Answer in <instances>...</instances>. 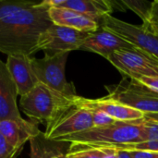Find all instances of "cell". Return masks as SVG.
<instances>
[{
  "mask_svg": "<svg viewBox=\"0 0 158 158\" xmlns=\"http://www.w3.org/2000/svg\"><path fill=\"white\" fill-rule=\"evenodd\" d=\"M93 117L94 127H104L115 123L117 120L101 111H90Z\"/></svg>",
  "mask_w": 158,
  "mask_h": 158,
  "instance_id": "24",
  "label": "cell"
},
{
  "mask_svg": "<svg viewBox=\"0 0 158 158\" xmlns=\"http://www.w3.org/2000/svg\"><path fill=\"white\" fill-rule=\"evenodd\" d=\"M18 95L16 84L9 74L6 65L0 59V121L19 120L22 118L17 106Z\"/></svg>",
  "mask_w": 158,
  "mask_h": 158,
  "instance_id": "13",
  "label": "cell"
},
{
  "mask_svg": "<svg viewBox=\"0 0 158 158\" xmlns=\"http://www.w3.org/2000/svg\"><path fill=\"white\" fill-rule=\"evenodd\" d=\"M108 99L143 112L145 116H158V93L130 77L123 76L118 84L106 86Z\"/></svg>",
  "mask_w": 158,
  "mask_h": 158,
  "instance_id": "3",
  "label": "cell"
},
{
  "mask_svg": "<svg viewBox=\"0 0 158 158\" xmlns=\"http://www.w3.org/2000/svg\"><path fill=\"white\" fill-rule=\"evenodd\" d=\"M74 103L89 111H101L117 121H133L144 118L146 116L136 109L127 106L119 102L106 98L87 99L79 95L73 97Z\"/></svg>",
  "mask_w": 158,
  "mask_h": 158,
  "instance_id": "10",
  "label": "cell"
},
{
  "mask_svg": "<svg viewBox=\"0 0 158 158\" xmlns=\"http://www.w3.org/2000/svg\"><path fill=\"white\" fill-rule=\"evenodd\" d=\"M135 46L118 35L117 33L99 26V28L91 32L84 40L80 50L98 54L105 58H108L112 54L122 49H131Z\"/></svg>",
  "mask_w": 158,
  "mask_h": 158,
  "instance_id": "11",
  "label": "cell"
},
{
  "mask_svg": "<svg viewBox=\"0 0 158 158\" xmlns=\"http://www.w3.org/2000/svg\"><path fill=\"white\" fill-rule=\"evenodd\" d=\"M42 2L0 0V52L31 56L39 51L40 36L52 24Z\"/></svg>",
  "mask_w": 158,
  "mask_h": 158,
  "instance_id": "1",
  "label": "cell"
},
{
  "mask_svg": "<svg viewBox=\"0 0 158 158\" xmlns=\"http://www.w3.org/2000/svg\"><path fill=\"white\" fill-rule=\"evenodd\" d=\"M73 97L69 103L61 106L46 124L44 133L47 139L58 140L94 128L91 112L77 106Z\"/></svg>",
  "mask_w": 158,
  "mask_h": 158,
  "instance_id": "5",
  "label": "cell"
},
{
  "mask_svg": "<svg viewBox=\"0 0 158 158\" xmlns=\"http://www.w3.org/2000/svg\"><path fill=\"white\" fill-rule=\"evenodd\" d=\"M142 142L158 141V119L146 116L141 131Z\"/></svg>",
  "mask_w": 158,
  "mask_h": 158,
  "instance_id": "19",
  "label": "cell"
},
{
  "mask_svg": "<svg viewBox=\"0 0 158 158\" xmlns=\"http://www.w3.org/2000/svg\"><path fill=\"white\" fill-rule=\"evenodd\" d=\"M108 146H87L69 143L65 158H104L107 153Z\"/></svg>",
  "mask_w": 158,
  "mask_h": 158,
  "instance_id": "18",
  "label": "cell"
},
{
  "mask_svg": "<svg viewBox=\"0 0 158 158\" xmlns=\"http://www.w3.org/2000/svg\"><path fill=\"white\" fill-rule=\"evenodd\" d=\"M73 96L61 94L46 85L38 82L28 94L21 96L23 113L35 123H45L52 119L56 111L69 103Z\"/></svg>",
  "mask_w": 158,
  "mask_h": 158,
  "instance_id": "4",
  "label": "cell"
},
{
  "mask_svg": "<svg viewBox=\"0 0 158 158\" xmlns=\"http://www.w3.org/2000/svg\"><path fill=\"white\" fill-rule=\"evenodd\" d=\"M133 80H136L137 81L141 82L145 87L153 90L154 92L158 93V77H148V76H141L138 78H135Z\"/></svg>",
  "mask_w": 158,
  "mask_h": 158,
  "instance_id": "25",
  "label": "cell"
},
{
  "mask_svg": "<svg viewBox=\"0 0 158 158\" xmlns=\"http://www.w3.org/2000/svg\"><path fill=\"white\" fill-rule=\"evenodd\" d=\"M31 158H65L69 143L49 140L41 131L30 140Z\"/></svg>",
  "mask_w": 158,
  "mask_h": 158,
  "instance_id": "17",
  "label": "cell"
},
{
  "mask_svg": "<svg viewBox=\"0 0 158 158\" xmlns=\"http://www.w3.org/2000/svg\"><path fill=\"white\" fill-rule=\"evenodd\" d=\"M118 150L124 151H142V152H156L158 153V141H148V142H140L130 144H122L115 146Z\"/></svg>",
  "mask_w": 158,
  "mask_h": 158,
  "instance_id": "20",
  "label": "cell"
},
{
  "mask_svg": "<svg viewBox=\"0 0 158 158\" xmlns=\"http://www.w3.org/2000/svg\"><path fill=\"white\" fill-rule=\"evenodd\" d=\"M107 60L123 76L131 79L141 76L158 77L157 58L137 47L118 51L112 54Z\"/></svg>",
  "mask_w": 158,
  "mask_h": 158,
  "instance_id": "7",
  "label": "cell"
},
{
  "mask_svg": "<svg viewBox=\"0 0 158 158\" xmlns=\"http://www.w3.org/2000/svg\"><path fill=\"white\" fill-rule=\"evenodd\" d=\"M90 33L53 23L40 36L38 47L46 53H70L80 50Z\"/></svg>",
  "mask_w": 158,
  "mask_h": 158,
  "instance_id": "9",
  "label": "cell"
},
{
  "mask_svg": "<svg viewBox=\"0 0 158 158\" xmlns=\"http://www.w3.org/2000/svg\"><path fill=\"white\" fill-rule=\"evenodd\" d=\"M0 131L6 141L16 149L23 148L26 142L38 135L41 131L37 123L26 119L0 121Z\"/></svg>",
  "mask_w": 158,
  "mask_h": 158,
  "instance_id": "15",
  "label": "cell"
},
{
  "mask_svg": "<svg viewBox=\"0 0 158 158\" xmlns=\"http://www.w3.org/2000/svg\"><path fill=\"white\" fill-rule=\"evenodd\" d=\"M122 3L128 6L130 9H131L132 11H134L143 20V22H144L148 17V13H149V9H150V6H147L148 3L146 1H122Z\"/></svg>",
  "mask_w": 158,
  "mask_h": 158,
  "instance_id": "22",
  "label": "cell"
},
{
  "mask_svg": "<svg viewBox=\"0 0 158 158\" xmlns=\"http://www.w3.org/2000/svg\"><path fill=\"white\" fill-rule=\"evenodd\" d=\"M15 158H17V157H15Z\"/></svg>",
  "mask_w": 158,
  "mask_h": 158,
  "instance_id": "27",
  "label": "cell"
},
{
  "mask_svg": "<svg viewBox=\"0 0 158 158\" xmlns=\"http://www.w3.org/2000/svg\"><path fill=\"white\" fill-rule=\"evenodd\" d=\"M100 26L117 33L135 47L158 59V35L149 31L142 25H133L109 15L101 20Z\"/></svg>",
  "mask_w": 158,
  "mask_h": 158,
  "instance_id": "8",
  "label": "cell"
},
{
  "mask_svg": "<svg viewBox=\"0 0 158 158\" xmlns=\"http://www.w3.org/2000/svg\"><path fill=\"white\" fill-rule=\"evenodd\" d=\"M142 26L154 34L158 35V0L151 3L148 17L146 20L143 22Z\"/></svg>",
  "mask_w": 158,
  "mask_h": 158,
  "instance_id": "21",
  "label": "cell"
},
{
  "mask_svg": "<svg viewBox=\"0 0 158 158\" xmlns=\"http://www.w3.org/2000/svg\"><path fill=\"white\" fill-rule=\"evenodd\" d=\"M130 153H131V156L132 158H158V153L156 152L131 151Z\"/></svg>",
  "mask_w": 158,
  "mask_h": 158,
  "instance_id": "26",
  "label": "cell"
},
{
  "mask_svg": "<svg viewBox=\"0 0 158 158\" xmlns=\"http://www.w3.org/2000/svg\"><path fill=\"white\" fill-rule=\"evenodd\" d=\"M6 68L16 84L19 96L28 94L39 82L31 65V56L24 55L7 56Z\"/></svg>",
  "mask_w": 158,
  "mask_h": 158,
  "instance_id": "12",
  "label": "cell"
},
{
  "mask_svg": "<svg viewBox=\"0 0 158 158\" xmlns=\"http://www.w3.org/2000/svg\"><path fill=\"white\" fill-rule=\"evenodd\" d=\"M69 53H45L42 58L31 57V65L38 81L67 95H77L75 87L67 81L65 69Z\"/></svg>",
  "mask_w": 158,
  "mask_h": 158,
  "instance_id": "6",
  "label": "cell"
},
{
  "mask_svg": "<svg viewBox=\"0 0 158 158\" xmlns=\"http://www.w3.org/2000/svg\"><path fill=\"white\" fill-rule=\"evenodd\" d=\"M48 14L54 24L83 32H94L100 26L98 22L91 18L68 8L49 7Z\"/></svg>",
  "mask_w": 158,
  "mask_h": 158,
  "instance_id": "16",
  "label": "cell"
},
{
  "mask_svg": "<svg viewBox=\"0 0 158 158\" xmlns=\"http://www.w3.org/2000/svg\"><path fill=\"white\" fill-rule=\"evenodd\" d=\"M144 118L133 121H116L108 126L94 127L56 141L95 147L140 143L142 142L141 131Z\"/></svg>",
  "mask_w": 158,
  "mask_h": 158,
  "instance_id": "2",
  "label": "cell"
},
{
  "mask_svg": "<svg viewBox=\"0 0 158 158\" xmlns=\"http://www.w3.org/2000/svg\"><path fill=\"white\" fill-rule=\"evenodd\" d=\"M23 148H14L0 131V158L18 157Z\"/></svg>",
  "mask_w": 158,
  "mask_h": 158,
  "instance_id": "23",
  "label": "cell"
},
{
  "mask_svg": "<svg viewBox=\"0 0 158 158\" xmlns=\"http://www.w3.org/2000/svg\"><path fill=\"white\" fill-rule=\"evenodd\" d=\"M48 7H63L81 13L100 24L113 11V3L106 0H45Z\"/></svg>",
  "mask_w": 158,
  "mask_h": 158,
  "instance_id": "14",
  "label": "cell"
}]
</instances>
